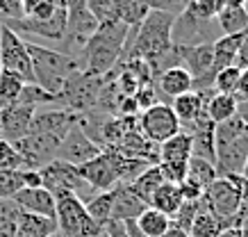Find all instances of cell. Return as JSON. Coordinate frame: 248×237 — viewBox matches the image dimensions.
Segmentation results:
<instances>
[{
  "label": "cell",
  "instance_id": "6da1fadb",
  "mask_svg": "<svg viewBox=\"0 0 248 237\" xmlns=\"http://www.w3.org/2000/svg\"><path fill=\"white\" fill-rule=\"evenodd\" d=\"M130 30L132 28H128L121 21L98 25V30L89 37V41L84 44L82 53H80L82 71H89L93 76H107L119 64Z\"/></svg>",
  "mask_w": 248,
  "mask_h": 237
},
{
  "label": "cell",
  "instance_id": "7a4b0ae2",
  "mask_svg": "<svg viewBox=\"0 0 248 237\" xmlns=\"http://www.w3.org/2000/svg\"><path fill=\"white\" fill-rule=\"evenodd\" d=\"M178 14L171 12H148L141 23L130 30V41H125L123 53L128 60L151 62L173 48L171 30Z\"/></svg>",
  "mask_w": 248,
  "mask_h": 237
},
{
  "label": "cell",
  "instance_id": "3957f363",
  "mask_svg": "<svg viewBox=\"0 0 248 237\" xmlns=\"http://www.w3.org/2000/svg\"><path fill=\"white\" fill-rule=\"evenodd\" d=\"M28 44V53L32 60V73H34V82L44 87L46 92H50L57 98L62 87L76 71H82V64L78 57L53 50V48L39 46L34 41H25Z\"/></svg>",
  "mask_w": 248,
  "mask_h": 237
},
{
  "label": "cell",
  "instance_id": "277c9868",
  "mask_svg": "<svg viewBox=\"0 0 248 237\" xmlns=\"http://www.w3.org/2000/svg\"><path fill=\"white\" fill-rule=\"evenodd\" d=\"M248 158V123L239 114L217 126L218 176H241Z\"/></svg>",
  "mask_w": 248,
  "mask_h": 237
},
{
  "label": "cell",
  "instance_id": "5b68a950",
  "mask_svg": "<svg viewBox=\"0 0 248 237\" xmlns=\"http://www.w3.org/2000/svg\"><path fill=\"white\" fill-rule=\"evenodd\" d=\"M57 235L60 237H100L103 226L87 214L84 201L73 191H57Z\"/></svg>",
  "mask_w": 248,
  "mask_h": 237
},
{
  "label": "cell",
  "instance_id": "8992f818",
  "mask_svg": "<svg viewBox=\"0 0 248 237\" xmlns=\"http://www.w3.org/2000/svg\"><path fill=\"white\" fill-rule=\"evenodd\" d=\"M105 82V76H93L89 71H76L62 87V92L57 94V105L66 107L71 112H78V114L89 112L98 105Z\"/></svg>",
  "mask_w": 248,
  "mask_h": 237
},
{
  "label": "cell",
  "instance_id": "52a82bcc",
  "mask_svg": "<svg viewBox=\"0 0 248 237\" xmlns=\"http://www.w3.org/2000/svg\"><path fill=\"white\" fill-rule=\"evenodd\" d=\"M123 162H125V155L121 153L116 146H105L100 151V155L80 164L78 171H80L84 183L89 185L93 191H107V190H114L121 183Z\"/></svg>",
  "mask_w": 248,
  "mask_h": 237
},
{
  "label": "cell",
  "instance_id": "ba28073f",
  "mask_svg": "<svg viewBox=\"0 0 248 237\" xmlns=\"http://www.w3.org/2000/svg\"><path fill=\"white\" fill-rule=\"evenodd\" d=\"M203 203L217 214L218 219L230 221L239 228V207H241V176H218L205 190Z\"/></svg>",
  "mask_w": 248,
  "mask_h": 237
},
{
  "label": "cell",
  "instance_id": "9c48e42d",
  "mask_svg": "<svg viewBox=\"0 0 248 237\" xmlns=\"http://www.w3.org/2000/svg\"><path fill=\"white\" fill-rule=\"evenodd\" d=\"M39 176H41V185L48 191H53V194H57V191H73L84 203L96 194L89 185L84 183V178L80 176L78 167H73V164H68L64 160H57V158L50 164H46L44 169H39Z\"/></svg>",
  "mask_w": 248,
  "mask_h": 237
},
{
  "label": "cell",
  "instance_id": "30bf717a",
  "mask_svg": "<svg viewBox=\"0 0 248 237\" xmlns=\"http://www.w3.org/2000/svg\"><path fill=\"white\" fill-rule=\"evenodd\" d=\"M218 34H221V30H218L217 18L203 21V18H196L191 12L182 9L173 21L171 41L173 46H198V44H214Z\"/></svg>",
  "mask_w": 248,
  "mask_h": 237
},
{
  "label": "cell",
  "instance_id": "8fae6325",
  "mask_svg": "<svg viewBox=\"0 0 248 237\" xmlns=\"http://www.w3.org/2000/svg\"><path fill=\"white\" fill-rule=\"evenodd\" d=\"M0 64H2L5 71L16 73L25 82H34L32 60H30V53H28L25 39L2 23H0Z\"/></svg>",
  "mask_w": 248,
  "mask_h": 237
},
{
  "label": "cell",
  "instance_id": "7c38bea8",
  "mask_svg": "<svg viewBox=\"0 0 248 237\" xmlns=\"http://www.w3.org/2000/svg\"><path fill=\"white\" fill-rule=\"evenodd\" d=\"M137 126H139V132L143 137L151 139L153 144L157 146L182 130L180 121H178V116H175L169 103H157V105L143 110L141 114L137 116Z\"/></svg>",
  "mask_w": 248,
  "mask_h": 237
},
{
  "label": "cell",
  "instance_id": "4fadbf2b",
  "mask_svg": "<svg viewBox=\"0 0 248 237\" xmlns=\"http://www.w3.org/2000/svg\"><path fill=\"white\" fill-rule=\"evenodd\" d=\"M16 153L21 155L23 169H44L46 164L57 158V148H60V139L50 137V135H41V132H28L25 137L14 142Z\"/></svg>",
  "mask_w": 248,
  "mask_h": 237
},
{
  "label": "cell",
  "instance_id": "5bb4252c",
  "mask_svg": "<svg viewBox=\"0 0 248 237\" xmlns=\"http://www.w3.org/2000/svg\"><path fill=\"white\" fill-rule=\"evenodd\" d=\"M100 146L93 142V139L87 135V132L80 128V123L71 128L66 137L60 142V148H57V160H64L73 167H80L84 162L93 160L96 155H100Z\"/></svg>",
  "mask_w": 248,
  "mask_h": 237
},
{
  "label": "cell",
  "instance_id": "9a60e30c",
  "mask_svg": "<svg viewBox=\"0 0 248 237\" xmlns=\"http://www.w3.org/2000/svg\"><path fill=\"white\" fill-rule=\"evenodd\" d=\"M80 114L71 112L66 107H57V110H44V112H34L30 123V132H41V135H50L55 139H64L71 132L73 126H78Z\"/></svg>",
  "mask_w": 248,
  "mask_h": 237
},
{
  "label": "cell",
  "instance_id": "2e32d148",
  "mask_svg": "<svg viewBox=\"0 0 248 237\" xmlns=\"http://www.w3.org/2000/svg\"><path fill=\"white\" fill-rule=\"evenodd\" d=\"M34 107L28 105H7L0 110V137L7 139V142H18L21 137H25L30 132V123L34 116Z\"/></svg>",
  "mask_w": 248,
  "mask_h": 237
},
{
  "label": "cell",
  "instance_id": "e0dca14e",
  "mask_svg": "<svg viewBox=\"0 0 248 237\" xmlns=\"http://www.w3.org/2000/svg\"><path fill=\"white\" fill-rule=\"evenodd\" d=\"M182 130L191 135L196 158H203V160L217 164V123L207 116V112L201 119H196L194 123L185 126Z\"/></svg>",
  "mask_w": 248,
  "mask_h": 237
},
{
  "label": "cell",
  "instance_id": "ac0fdd59",
  "mask_svg": "<svg viewBox=\"0 0 248 237\" xmlns=\"http://www.w3.org/2000/svg\"><path fill=\"white\" fill-rule=\"evenodd\" d=\"M18 210L32 214H44L50 219H57V203H55V194L48 191L46 187H23L12 196Z\"/></svg>",
  "mask_w": 248,
  "mask_h": 237
},
{
  "label": "cell",
  "instance_id": "d6986e66",
  "mask_svg": "<svg viewBox=\"0 0 248 237\" xmlns=\"http://www.w3.org/2000/svg\"><path fill=\"white\" fill-rule=\"evenodd\" d=\"M212 94H214V89H205V92H194L191 89V92L182 94V96L171 100L173 112H175L182 128L189 126V123H194L196 119H201L205 114V103H207V98H210Z\"/></svg>",
  "mask_w": 248,
  "mask_h": 237
},
{
  "label": "cell",
  "instance_id": "ffe728a7",
  "mask_svg": "<svg viewBox=\"0 0 248 237\" xmlns=\"http://www.w3.org/2000/svg\"><path fill=\"white\" fill-rule=\"evenodd\" d=\"M125 158H137V160H146L151 164H159V146L153 144L151 139H146L137 130H128L121 137L119 144H114Z\"/></svg>",
  "mask_w": 248,
  "mask_h": 237
},
{
  "label": "cell",
  "instance_id": "44dd1931",
  "mask_svg": "<svg viewBox=\"0 0 248 237\" xmlns=\"http://www.w3.org/2000/svg\"><path fill=\"white\" fill-rule=\"evenodd\" d=\"M146 203H143L139 196H137L132 187L125 183H119L114 187V203H112V219H119V221H128V219H139L141 212L146 210Z\"/></svg>",
  "mask_w": 248,
  "mask_h": 237
},
{
  "label": "cell",
  "instance_id": "7402d4cb",
  "mask_svg": "<svg viewBox=\"0 0 248 237\" xmlns=\"http://www.w3.org/2000/svg\"><path fill=\"white\" fill-rule=\"evenodd\" d=\"M155 89H157V94L173 100L194 89V78L185 66H173L155 78Z\"/></svg>",
  "mask_w": 248,
  "mask_h": 237
},
{
  "label": "cell",
  "instance_id": "603a6c76",
  "mask_svg": "<svg viewBox=\"0 0 248 237\" xmlns=\"http://www.w3.org/2000/svg\"><path fill=\"white\" fill-rule=\"evenodd\" d=\"M16 235L21 237H53L57 235V219L44 217V214L23 212L16 221Z\"/></svg>",
  "mask_w": 248,
  "mask_h": 237
},
{
  "label": "cell",
  "instance_id": "cb8c5ba5",
  "mask_svg": "<svg viewBox=\"0 0 248 237\" xmlns=\"http://www.w3.org/2000/svg\"><path fill=\"white\" fill-rule=\"evenodd\" d=\"M246 32H239V34H223V37H218L217 41H214V64H212L214 76H217L221 69H226V66H234L237 53H239L241 41L246 37Z\"/></svg>",
  "mask_w": 248,
  "mask_h": 237
},
{
  "label": "cell",
  "instance_id": "d4e9b609",
  "mask_svg": "<svg viewBox=\"0 0 248 237\" xmlns=\"http://www.w3.org/2000/svg\"><path fill=\"white\" fill-rule=\"evenodd\" d=\"M226 228H237V226L218 219L217 214L203 203V199H201V207H198V214H196L194 223L189 228V237H217L221 230H226Z\"/></svg>",
  "mask_w": 248,
  "mask_h": 237
},
{
  "label": "cell",
  "instance_id": "484cf974",
  "mask_svg": "<svg viewBox=\"0 0 248 237\" xmlns=\"http://www.w3.org/2000/svg\"><path fill=\"white\" fill-rule=\"evenodd\" d=\"M191 155H194V142L191 135L185 130L159 144V162H189Z\"/></svg>",
  "mask_w": 248,
  "mask_h": 237
},
{
  "label": "cell",
  "instance_id": "4316f807",
  "mask_svg": "<svg viewBox=\"0 0 248 237\" xmlns=\"http://www.w3.org/2000/svg\"><path fill=\"white\" fill-rule=\"evenodd\" d=\"M205 112H207V116L218 126V123H223V121H228V119L237 116L239 103H237V98H234L232 94L214 92L210 98H207V103H205Z\"/></svg>",
  "mask_w": 248,
  "mask_h": 237
},
{
  "label": "cell",
  "instance_id": "83f0119b",
  "mask_svg": "<svg viewBox=\"0 0 248 237\" xmlns=\"http://www.w3.org/2000/svg\"><path fill=\"white\" fill-rule=\"evenodd\" d=\"M164 176H162V171H159L157 164H153V167H148L146 171H143L139 178H135V183H130V187H132V191H135L137 196L146 203V205L151 207V199L153 194L164 185Z\"/></svg>",
  "mask_w": 248,
  "mask_h": 237
},
{
  "label": "cell",
  "instance_id": "f1b7e54d",
  "mask_svg": "<svg viewBox=\"0 0 248 237\" xmlns=\"http://www.w3.org/2000/svg\"><path fill=\"white\" fill-rule=\"evenodd\" d=\"M182 203H185V199H182V194H180V187L173 183H164L151 199V207L169 214V217H173V214L178 212Z\"/></svg>",
  "mask_w": 248,
  "mask_h": 237
},
{
  "label": "cell",
  "instance_id": "f546056e",
  "mask_svg": "<svg viewBox=\"0 0 248 237\" xmlns=\"http://www.w3.org/2000/svg\"><path fill=\"white\" fill-rule=\"evenodd\" d=\"M137 223H139V228H141V233L146 237H162L173 226L171 217L155 210V207H146L141 212V217L137 219Z\"/></svg>",
  "mask_w": 248,
  "mask_h": 237
},
{
  "label": "cell",
  "instance_id": "4dcf8cb0",
  "mask_svg": "<svg viewBox=\"0 0 248 237\" xmlns=\"http://www.w3.org/2000/svg\"><path fill=\"white\" fill-rule=\"evenodd\" d=\"M112 203H114V190H107V191H96L84 203V207H87V214H89L93 221L105 226L112 219Z\"/></svg>",
  "mask_w": 248,
  "mask_h": 237
},
{
  "label": "cell",
  "instance_id": "1f68e13d",
  "mask_svg": "<svg viewBox=\"0 0 248 237\" xmlns=\"http://www.w3.org/2000/svg\"><path fill=\"white\" fill-rule=\"evenodd\" d=\"M217 23L221 34H239L248 30V14L244 7L221 9L217 14Z\"/></svg>",
  "mask_w": 248,
  "mask_h": 237
},
{
  "label": "cell",
  "instance_id": "d6a6232c",
  "mask_svg": "<svg viewBox=\"0 0 248 237\" xmlns=\"http://www.w3.org/2000/svg\"><path fill=\"white\" fill-rule=\"evenodd\" d=\"M23 87H25L23 78H18L12 71H5V69L0 71V110L18 103V96H21Z\"/></svg>",
  "mask_w": 248,
  "mask_h": 237
},
{
  "label": "cell",
  "instance_id": "836d02e7",
  "mask_svg": "<svg viewBox=\"0 0 248 237\" xmlns=\"http://www.w3.org/2000/svg\"><path fill=\"white\" fill-rule=\"evenodd\" d=\"M187 178L196 180L201 187H210L214 180L218 178V171H217V164L210 160H203V158H196L191 155L189 158V169H187Z\"/></svg>",
  "mask_w": 248,
  "mask_h": 237
},
{
  "label": "cell",
  "instance_id": "e575fe53",
  "mask_svg": "<svg viewBox=\"0 0 248 237\" xmlns=\"http://www.w3.org/2000/svg\"><path fill=\"white\" fill-rule=\"evenodd\" d=\"M18 105H28L39 110L41 105H57V98L50 92H46L44 87H39L37 82H25L21 96H18Z\"/></svg>",
  "mask_w": 248,
  "mask_h": 237
},
{
  "label": "cell",
  "instance_id": "d590c367",
  "mask_svg": "<svg viewBox=\"0 0 248 237\" xmlns=\"http://www.w3.org/2000/svg\"><path fill=\"white\" fill-rule=\"evenodd\" d=\"M18 205L12 199H0V237H16V221H18Z\"/></svg>",
  "mask_w": 248,
  "mask_h": 237
},
{
  "label": "cell",
  "instance_id": "8d00e7d4",
  "mask_svg": "<svg viewBox=\"0 0 248 237\" xmlns=\"http://www.w3.org/2000/svg\"><path fill=\"white\" fill-rule=\"evenodd\" d=\"M87 7H89L91 16L98 21V25L119 21V9H116L114 0H87Z\"/></svg>",
  "mask_w": 248,
  "mask_h": 237
},
{
  "label": "cell",
  "instance_id": "74e56055",
  "mask_svg": "<svg viewBox=\"0 0 248 237\" xmlns=\"http://www.w3.org/2000/svg\"><path fill=\"white\" fill-rule=\"evenodd\" d=\"M0 171H23L21 155L16 153L12 142L0 137Z\"/></svg>",
  "mask_w": 248,
  "mask_h": 237
},
{
  "label": "cell",
  "instance_id": "f35d334b",
  "mask_svg": "<svg viewBox=\"0 0 248 237\" xmlns=\"http://www.w3.org/2000/svg\"><path fill=\"white\" fill-rule=\"evenodd\" d=\"M198 207H201V201H185L180 205V210L171 217L173 226L189 233V228H191V223H194V219H196V214H198Z\"/></svg>",
  "mask_w": 248,
  "mask_h": 237
},
{
  "label": "cell",
  "instance_id": "ab89813d",
  "mask_svg": "<svg viewBox=\"0 0 248 237\" xmlns=\"http://www.w3.org/2000/svg\"><path fill=\"white\" fill-rule=\"evenodd\" d=\"M241 69L239 66H226L221 69L214 78V92L218 94H232L234 87H237V80H239Z\"/></svg>",
  "mask_w": 248,
  "mask_h": 237
},
{
  "label": "cell",
  "instance_id": "60d3db41",
  "mask_svg": "<svg viewBox=\"0 0 248 237\" xmlns=\"http://www.w3.org/2000/svg\"><path fill=\"white\" fill-rule=\"evenodd\" d=\"M23 187L25 185L21 171H0V199H12Z\"/></svg>",
  "mask_w": 248,
  "mask_h": 237
},
{
  "label": "cell",
  "instance_id": "b9f144b4",
  "mask_svg": "<svg viewBox=\"0 0 248 237\" xmlns=\"http://www.w3.org/2000/svg\"><path fill=\"white\" fill-rule=\"evenodd\" d=\"M185 9L191 12L196 18H203V21H214L218 14L217 0H189Z\"/></svg>",
  "mask_w": 248,
  "mask_h": 237
},
{
  "label": "cell",
  "instance_id": "7bdbcfd3",
  "mask_svg": "<svg viewBox=\"0 0 248 237\" xmlns=\"http://www.w3.org/2000/svg\"><path fill=\"white\" fill-rule=\"evenodd\" d=\"M162 176H164L166 183H173V185H180L185 178H187V169H189V162H159L157 164Z\"/></svg>",
  "mask_w": 248,
  "mask_h": 237
},
{
  "label": "cell",
  "instance_id": "ee69618b",
  "mask_svg": "<svg viewBox=\"0 0 248 237\" xmlns=\"http://www.w3.org/2000/svg\"><path fill=\"white\" fill-rule=\"evenodd\" d=\"M151 12H171V14H180L185 5L180 0H141Z\"/></svg>",
  "mask_w": 248,
  "mask_h": 237
},
{
  "label": "cell",
  "instance_id": "f6af8a7d",
  "mask_svg": "<svg viewBox=\"0 0 248 237\" xmlns=\"http://www.w3.org/2000/svg\"><path fill=\"white\" fill-rule=\"evenodd\" d=\"M178 187H180V194L185 201H201L205 194V187H201V185L196 183V180H191V178H185Z\"/></svg>",
  "mask_w": 248,
  "mask_h": 237
},
{
  "label": "cell",
  "instance_id": "bcb514c9",
  "mask_svg": "<svg viewBox=\"0 0 248 237\" xmlns=\"http://www.w3.org/2000/svg\"><path fill=\"white\" fill-rule=\"evenodd\" d=\"M232 96L237 98V103H246L248 100V69H241L239 80H237V87H234Z\"/></svg>",
  "mask_w": 248,
  "mask_h": 237
},
{
  "label": "cell",
  "instance_id": "7dc6e473",
  "mask_svg": "<svg viewBox=\"0 0 248 237\" xmlns=\"http://www.w3.org/2000/svg\"><path fill=\"white\" fill-rule=\"evenodd\" d=\"M21 174H23V185H25V187H44L39 171H34V169H23Z\"/></svg>",
  "mask_w": 248,
  "mask_h": 237
},
{
  "label": "cell",
  "instance_id": "c3c4849f",
  "mask_svg": "<svg viewBox=\"0 0 248 237\" xmlns=\"http://www.w3.org/2000/svg\"><path fill=\"white\" fill-rule=\"evenodd\" d=\"M248 217V180L241 178V207H239V223Z\"/></svg>",
  "mask_w": 248,
  "mask_h": 237
},
{
  "label": "cell",
  "instance_id": "681fc988",
  "mask_svg": "<svg viewBox=\"0 0 248 237\" xmlns=\"http://www.w3.org/2000/svg\"><path fill=\"white\" fill-rule=\"evenodd\" d=\"M234 66H239V69H248V32L244 41H241V48L239 53H237V62H234Z\"/></svg>",
  "mask_w": 248,
  "mask_h": 237
},
{
  "label": "cell",
  "instance_id": "f907efd6",
  "mask_svg": "<svg viewBox=\"0 0 248 237\" xmlns=\"http://www.w3.org/2000/svg\"><path fill=\"white\" fill-rule=\"evenodd\" d=\"M218 12L221 9H230V7H244V0H217Z\"/></svg>",
  "mask_w": 248,
  "mask_h": 237
},
{
  "label": "cell",
  "instance_id": "816d5d0a",
  "mask_svg": "<svg viewBox=\"0 0 248 237\" xmlns=\"http://www.w3.org/2000/svg\"><path fill=\"white\" fill-rule=\"evenodd\" d=\"M162 237H189L187 230H182V228H175V226H171V228L166 230Z\"/></svg>",
  "mask_w": 248,
  "mask_h": 237
},
{
  "label": "cell",
  "instance_id": "f5cc1de1",
  "mask_svg": "<svg viewBox=\"0 0 248 237\" xmlns=\"http://www.w3.org/2000/svg\"><path fill=\"white\" fill-rule=\"evenodd\" d=\"M217 237H241V230L239 228H226V230H221Z\"/></svg>",
  "mask_w": 248,
  "mask_h": 237
},
{
  "label": "cell",
  "instance_id": "db71d44e",
  "mask_svg": "<svg viewBox=\"0 0 248 237\" xmlns=\"http://www.w3.org/2000/svg\"><path fill=\"white\" fill-rule=\"evenodd\" d=\"M87 7V0H66V9H78Z\"/></svg>",
  "mask_w": 248,
  "mask_h": 237
},
{
  "label": "cell",
  "instance_id": "11a10c76",
  "mask_svg": "<svg viewBox=\"0 0 248 237\" xmlns=\"http://www.w3.org/2000/svg\"><path fill=\"white\" fill-rule=\"evenodd\" d=\"M241 178L248 180V158H246V162H244V169H241Z\"/></svg>",
  "mask_w": 248,
  "mask_h": 237
},
{
  "label": "cell",
  "instance_id": "9f6ffc18",
  "mask_svg": "<svg viewBox=\"0 0 248 237\" xmlns=\"http://www.w3.org/2000/svg\"><path fill=\"white\" fill-rule=\"evenodd\" d=\"M244 9H246V14H248V0H244Z\"/></svg>",
  "mask_w": 248,
  "mask_h": 237
},
{
  "label": "cell",
  "instance_id": "6f0895ef",
  "mask_svg": "<svg viewBox=\"0 0 248 237\" xmlns=\"http://www.w3.org/2000/svg\"><path fill=\"white\" fill-rule=\"evenodd\" d=\"M180 2H182V5H187V2H189V0H180Z\"/></svg>",
  "mask_w": 248,
  "mask_h": 237
},
{
  "label": "cell",
  "instance_id": "680465c9",
  "mask_svg": "<svg viewBox=\"0 0 248 237\" xmlns=\"http://www.w3.org/2000/svg\"><path fill=\"white\" fill-rule=\"evenodd\" d=\"M100 237H107V235H105V233H103V235H100Z\"/></svg>",
  "mask_w": 248,
  "mask_h": 237
},
{
  "label": "cell",
  "instance_id": "91938a15",
  "mask_svg": "<svg viewBox=\"0 0 248 237\" xmlns=\"http://www.w3.org/2000/svg\"><path fill=\"white\" fill-rule=\"evenodd\" d=\"M0 71H2V64H0Z\"/></svg>",
  "mask_w": 248,
  "mask_h": 237
},
{
  "label": "cell",
  "instance_id": "94428289",
  "mask_svg": "<svg viewBox=\"0 0 248 237\" xmlns=\"http://www.w3.org/2000/svg\"><path fill=\"white\" fill-rule=\"evenodd\" d=\"M53 237H60V235H53Z\"/></svg>",
  "mask_w": 248,
  "mask_h": 237
},
{
  "label": "cell",
  "instance_id": "6125c7cd",
  "mask_svg": "<svg viewBox=\"0 0 248 237\" xmlns=\"http://www.w3.org/2000/svg\"><path fill=\"white\" fill-rule=\"evenodd\" d=\"M16 237H21V235H16Z\"/></svg>",
  "mask_w": 248,
  "mask_h": 237
}]
</instances>
